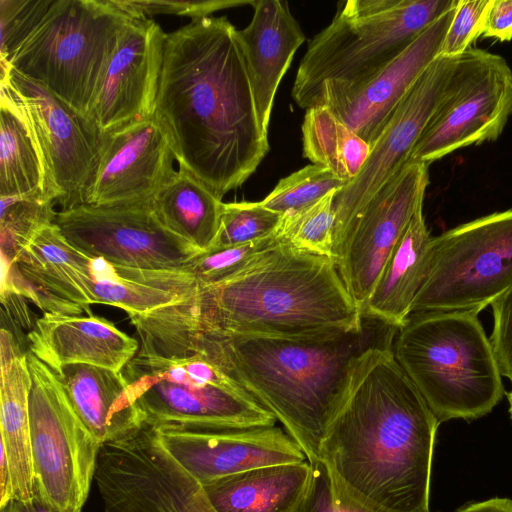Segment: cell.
I'll list each match as a JSON object with an SVG mask.
<instances>
[{
    "mask_svg": "<svg viewBox=\"0 0 512 512\" xmlns=\"http://www.w3.org/2000/svg\"><path fill=\"white\" fill-rule=\"evenodd\" d=\"M116 512H215L202 485L177 461L165 459L144 473Z\"/></svg>",
    "mask_w": 512,
    "mask_h": 512,
    "instance_id": "cell-30",
    "label": "cell"
},
{
    "mask_svg": "<svg viewBox=\"0 0 512 512\" xmlns=\"http://www.w3.org/2000/svg\"><path fill=\"white\" fill-rule=\"evenodd\" d=\"M512 116V69L498 54L469 48L457 56L446 94L408 162L430 163L498 139Z\"/></svg>",
    "mask_w": 512,
    "mask_h": 512,
    "instance_id": "cell-12",
    "label": "cell"
},
{
    "mask_svg": "<svg viewBox=\"0 0 512 512\" xmlns=\"http://www.w3.org/2000/svg\"><path fill=\"white\" fill-rule=\"evenodd\" d=\"M432 236L419 205L364 305L363 314L399 329L426 278Z\"/></svg>",
    "mask_w": 512,
    "mask_h": 512,
    "instance_id": "cell-25",
    "label": "cell"
},
{
    "mask_svg": "<svg viewBox=\"0 0 512 512\" xmlns=\"http://www.w3.org/2000/svg\"><path fill=\"white\" fill-rule=\"evenodd\" d=\"M250 23L238 30L260 123L268 133L278 86L305 35L288 2L257 0Z\"/></svg>",
    "mask_w": 512,
    "mask_h": 512,
    "instance_id": "cell-22",
    "label": "cell"
},
{
    "mask_svg": "<svg viewBox=\"0 0 512 512\" xmlns=\"http://www.w3.org/2000/svg\"><path fill=\"white\" fill-rule=\"evenodd\" d=\"M512 285V208L433 237L412 313H479Z\"/></svg>",
    "mask_w": 512,
    "mask_h": 512,
    "instance_id": "cell-10",
    "label": "cell"
},
{
    "mask_svg": "<svg viewBox=\"0 0 512 512\" xmlns=\"http://www.w3.org/2000/svg\"><path fill=\"white\" fill-rule=\"evenodd\" d=\"M490 3L491 0H459L439 56L457 57L470 48L483 34Z\"/></svg>",
    "mask_w": 512,
    "mask_h": 512,
    "instance_id": "cell-38",
    "label": "cell"
},
{
    "mask_svg": "<svg viewBox=\"0 0 512 512\" xmlns=\"http://www.w3.org/2000/svg\"><path fill=\"white\" fill-rule=\"evenodd\" d=\"M155 429L167 452L201 485L253 468L307 460L298 443L275 425L218 431Z\"/></svg>",
    "mask_w": 512,
    "mask_h": 512,
    "instance_id": "cell-19",
    "label": "cell"
},
{
    "mask_svg": "<svg viewBox=\"0 0 512 512\" xmlns=\"http://www.w3.org/2000/svg\"><path fill=\"white\" fill-rule=\"evenodd\" d=\"M118 4L134 16L174 14L192 20L209 17L215 11L242 5H253L250 0H117Z\"/></svg>",
    "mask_w": 512,
    "mask_h": 512,
    "instance_id": "cell-39",
    "label": "cell"
},
{
    "mask_svg": "<svg viewBox=\"0 0 512 512\" xmlns=\"http://www.w3.org/2000/svg\"><path fill=\"white\" fill-rule=\"evenodd\" d=\"M1 91L18 107L41 151L55 204H85L101 151L102 136L81 115L37 82L1 68Z\"/></svg>",
    "mask_w": 512,
    "mask_h": 512,
    "instance_id": "cell-13",
    "label": "cell"
},
{
    "mask_svg": "<svg viewBox=\"0 0 512 512\" xmlns=\"http://www.w3.org/2000/svg\"><path fill=\"white\" fill-rule=\"evenodd\" d=\"M282 215L261 202L223 203L217 235L209 247L218 249L254 242L275 233Z\"/></svg>",
    "mask_w": 512,
    "mask_h": 512,
    "instance_id": "cell-35",
    "label": "cell"
},
{
    "mask_svg": "<svg viewBox=\"0 0 512 512\" xmlns=\"http://www.w3.org/2000/svg\"><path fill=\"white\" fill-rule=\"evenodd\" d=\"M459 0H347L310 41L291 95L303 109L372 78Z\"/></svg>",
    "mask_w": 512,
    "mask_h": 512,
    "instance_id": "cell-5",
    "label": "cell"
},
{
    "mask_svg": "<svg viewBox=\"0 0 512 512\" xmlns=\"http://www.w3.org/2000/svg\"><path fill=\"white\" fill-rule=\"evenodd\" d=\"M0 197H29L55 204L33 132L3 91L0 97Z\"/></svg>",
    "mask_w": 512,
    "mask_h": 512,
    "instance_id": "cell-27",
    "label": "cell"
},
{
    "mask_svg": "<svg viewBox=\"0 0 512 512\" xmlns=\"http://www.w3.org/2000/svg\"><path fill=\"white\" fill-rule=\"evenodd\" d=\"M28 350L48 367L90 364L122 371L137 354L136 339L106 318L44 313L27 334Z\"/></svg>",
    "mask_w": 512,
    "mask_h": 512,
    "instance_id": "cell-21",
    "label": "cell"
},
{
    "mask_svg": "<svg viewBox=\"0 0 512 512\" xmlns=\"http://www.w3.org/2000/svg\"><path fill=\"white\" fill-rule=\"evenodd\" d=\"M49 368L75 413L101 445L126 438L145 426L122 371L90 364Z\"/></svg>",
    "mask_w": 512,
    "mask_h": 512,
    "instance_id": "cell-23",
    "label": "cell"
},
{
    "mask_svg": "<svg viewBox=\"0 0 512 512\" xmlns=\"http://www.w3.org/2000/svg\"><path fill=\"white\" fill-rule=\"evenodd\" d=\"M482 36L501 42L512 40V0H491Z\"/></svg>",
    "mask_w": 512,
    "mask_h": 512,
    "instance_id": "cell-41",
    "label": "cell"
},
{
    "mask_svg": "<svg viewBox=\"0 0 512 512\" xmlns=\"http://www.w3.org/2000/svg\"><path fill=\"white\" fill-rule=\"evenodd\" d=\"M355 330L314 337L211 336L141 345L166 356L200 352L281 422L308 461L318 459L351 365L365 350L392 346L397 328L365 314Z\"/></svg>",
    "mask_w": 512,
    "mask_h": 512,
    "instance_id": "cell-4",
    "label": "cell"
},
{
    "mask_svg": "<svg viewBox=\"0 0 512 512\" xmlns=\"http://www.w3.org/2000/svg\"><path fill=\"white\" fill-rule=\"evenodd\" d=\"M35 493L60 512H81L101 444L71 407L51 369L26 350Z\"/></svg>",
    "mask_w": 512,
    "mask_h": 512,
    "instance_id": "cell-11",
    "label": "cell"
},
{
    "mask_svg": "<svg viewBox=\"0 0 512 512\" xmlns=\"http://www.w3.org/2000/svg\"><path fill=\"white\" fill-rule=\"evenodd\" d=\"M165 38L152 18L130 19L89 114L88 122L99 135L154 117Z\"/></svg>",
    "mask_w": 512,
    "mask_h": 512,
    "instance_id": "cell-17",
    "label": "cell"
},
{
    "mask_svg": "<svg viewBox=\"0 0 512 512\" xmlns=\"http://www.w3.org/2000/svg\"><path fill=\"white\" fill-rule=\"evenodd\" d=\"M0 512H60L52 504L47 502L41 496L35 493L31 501L12 499L5 506L0 508Z\"/></svg>",
    "mask_w": 512,
    "mask_h": 512,
    "instance_id": "cell-42",
    "label": "cell"
},
{
    "mask_svg": "<svg viewBox=\"0 0 512 512\" xmlns=\"http://www.w3.org/2000/svg\"><path fill=\"white\" fill-rule=\"evenodd\" d=\"M0 434L12 474L14 499L31 501L35 496L29 419L31 375L26 351L12 332H0Z\"/></svg>",
    "mask_w": 512,
    "mask_h": 512,
    "instance_id": "cell-24",
    "label": "cell"
},
{
    "mask_svg": "<svg viewBox=\"0 0 512 512\" xmlns=\"http://www.w3.org/2000/svg\"><path fill=\"white\" fill-rule=\"evenodd\" d=\"M128 316L140 344L197 335L314 337L364 323L333 260L297 250L283 237L230 279L197 287L173 305Z\"/></svg>",
    "mask_w": 512,
    "mask_h": 512,
    "instance_id": "cell-3",
    "label": "cell"
},
{
    "mask_svg": "<svg viewBox=\"0 0 512 512\" xmlns=\"http://www.w3.org/2000/svg\"><path fill=\"white\" fill-rule=\"evenodd\" d=\"M438 425L392 346L371 347L351 365L319 459L335 485L364 505L426 512Z\"/></svg>",
    "mask_w": 512,
    "mask_h": 512,
    "instance_id": "cell-2",
    "label": "cell"
},
{
    "mask_svg": "<svg viewBox=\"0 0 512 512\" xmlns=\"http://www.w3.org/2000/svg\"><path fill=\"white\" fill-rule=\"evenodd\" d=\"M456 8L437 19L367 82L348 91L326 95L315 106L328 107L371 147L405 95L439 57Z\"/></svg>",
    "mask_w": 512,
    "mask_h": 512,
    "instance_id": "cell-20",
    "label": "cell"
},
{
    "mask_svg": "<svg viewBox=\"0 0 512 512\" xmlns=\"http://www.w3.org/2000/svg\"><path fill=\"white\" fill-rule=\"evenodd\" d=\"M308 460L262 466L202 485L215 512H298L306 493Z\"/></svg>",
    "mask_w": 512,
    "mask_h": 512,
    "instance_id": "cell-26",
    "label": "cell"
},
{
    "mask_svg": "<svg viewBox=\"0 0 512 512\" xmlns=\"http://www.w3.org/2000/svg\"><path fill=\"white\" fill-rule=\"evenodd\" d=\"M392 351L439 423L480 418L503 397L502 375L478 313H411Z\"/></svg>",
    "mask_w": 512,
    "mask_h": 512,
    "instance_id": "cell-6",
    "label": "cell"
},
{
    "mask_svg": "<svg viewBox=\"0 0 512 512\" xmlns=\"http://www.w3.org/2000/svg\"><path fill=\"white\" fill-rule=\"evenodd\" d=\"M122 372L147 426L218 431L274 426L277 421L200 352H137Z\"/></svg>",
    "mask_w": 512,
    "mask_h": 512,
    "instance_id": "cell-8",
    "label": "cell"
},
{
    "mask_svg": "<svg viewBox=\"0 0 512 512\" xmlns=\"http://www.w3.org/2000/svg\"><path fill=\"white\" fill-rule=\"evenodd\" d=\"M133 16L117 0H53L9 67L88 121L120 35Z\"/></svg>",
    "mask_w": 512,
    "mask_h": 512,
    "instance_id": "cell-7",
    "label": "cell"
},
{
    "mask_svg": "<svg viewBox=\"0 0 512 512\" xmlns=\"http://www.w3.org/2000/svg\"><path fill=\"white\" fill-rule=\"evenodd\" d=\"M282 241L278 229L272 235L246 244L201 251L184 269L196 280L197 287L222 283L241 272L263 253Z\"/></svg>",
    "mask_w": 512,
    "mask_h": 512,
    "instance_id": "cell-34",
    "label": "cell"
},
{
    "mask_svg": "<svg viewBox=\"0 0 512 512\" xmlns=\"http://www.w3.org/2000/svg\"><path fill=\"white\" fill-rule=\"evenodd\" d=\"M309 463V483L298 512H387L364 505L346 494L335 485L321 459Z\"/></svg>",
    "mask_w": 512,
    "mask_h": 512,
    "instance_id": "cell-37",
    "label": "cell"
},
{
    "mask_svg": "<svg viewBox=\"0 0 512 512\" xmlns=\"http://www.w3.org/2000/svg\"><path fill=\"white\" fill-rule=\"evenodd\" d=\"M53 0H0V63L8 66L13 55L39 24Z\"/></svg>",
    "mask_w": 512,
    "mask_h": 512,
    "instance_id": "cell-36",
    "label": "cell"
},
{
    "mask_svg": "<svg viewBox=\"0 0 512 512\" xmlns=\"http://www.w3.org/2000/svg\"><path fill=\"white\" fill-rule=\"evenodd\" d=\"M22 277L48 298L81 306L120 308L128 315L146 314L189 297L197 288L186 269L150 270L113 264L73 247L55 224L41 229L21 251Z\"/></svg>",
    "mask_w": 512,
    "mask_h": 512,
    "instance_id": "cell-9",
    "label": "cell"
},
{
    "mask_svg": "<svg viewBox=\"0 0 512 512\" xmlns=\"http://www.w3.org/2000/svg\"><path fill=\"white\" fill-rule=\"evenodd\" d=\"M154 118L179 168L218 198L241 186L269 152L238 29L204 17L166 34Z\"/></svg>",
    "mask_w": 512,
    "mask_h": 512,
    "instance_id": "cell-1",
    "label": "cell"
},
{
    "mask_svg": "<svg viewBox=\"0 0 512 512\" xmlns=\"http://www.w3.org/2000/svg\"><path fill=\"white\" fill-rule=\"evenodd\" d=\"M457 57L439 56L397 106L357 176L334 198V244L377 191L409 160L411 152L443 100Z\"/></svg>",
    "mask_w": 512,
    "mask_h": 512,
    "instance_id": "cell-16",
    "label": "cell"
},
{
    "mask_svg": "<svg viewBox=\"0 0 512 512\" xmlns=\"http://www.w3.org/2000/svg\"><path fill=\"white\" fill-rule=\"evenodd\" d=\"M507 399H508V403H509V414H510V417L512 419V391H510L507 394Z\"/></svg>",
    "mask_w": 512,
    "mask_h": 512,
    "instance_id": "cell-45",
    "label": "cell"
},
{
    "mask_svg": "<svg viewBox=\"0 0 512 512\" xmlns=\"http://www.w3.org/2000/svg\"><path fill=\"white\" fill-rule=\"evenodd\" d=\"M428 167L407 162L377 191L333 246L332 260L362 312L385 262L424 202Z\"/></svg>",
    "mask_w": 512,
    "mask_h": 512,
    "instance_id": "cell-14",
    "label": "cell"
},
{
    "mask_svg": "<svg viewBox=\"0 0 512 512\" xmlns=\"http://www.w3.org/2000/svg\"><path fill=\"white\" fill-rule=\"evenodd\" d=\"M346 185V181L336 177L328 168L310 164L282 178L260 202L283 215L311 205Z\"/></svg>",
    "mask_w": 512,
    "mask_h": 512,
    "instance_id": "cell-33",
    "label": "cell"
},
{
    "mask_svg": "<svg viewBox=\"0 0 512 512\" xmlns=\"http://www.w3.org/2000/svg\"><path fill=\"white\" fill-rule=\"evenodd\" d=\"M1 260L14 263L42 228L54 223V203L29 197H0Z\"/></svg>",
    "mask_w": 512,
    "mask_h": 512,
    "instance_id": "cell-32",
    "label": "cell"
},
{
    "mask_svg": "<svg viewBox=\"0 0 512 512\" xmlns=\"http://www.w3.org/2000/svg\"><path fill=\"white\" fill-rule=\"evenodd\" d=\"M303 156L351 182L370 153V145L341 122L326 106L306 110L302 123Z\"/></svg>",
    "mask_w": 512,
    "mask_h": 512,
    "instance_id": "cell-29",
    "label": "cell"
},
{
    "mask_svg": "<svg viewBox=\"0 0 512 512\" xmlns=\"http://www.w3.org/2000/svg\"><path fill=\"white\" fill-rule=\"evenodd\" d=\"M169 138L152 117L102 135L100 159L85 204L151 205L174 177Z\"/></svg>",
    "mask_w": 512,
    "mask_h": 512,
    "instance_id": "cell-18",
    "label": "cell"
},
{
    "mask_svg": "<svg viewBox=\"0 0 512 512\" xmlns=\"http://www.w3.org/2000/svg\"><path fill=\"white\" fill-rule=\"evenodd\" d=\"M456 512H512V499L491 498L469 504Z\"/></svg>",
    "mask_w": 512,
    "mask_h": 512,
    "instance_id": "cell-44",
    "label": "cell"
},
{
    "mask_svg": "<svg viewBox=\"0 0 512 512\" xmlns=\"http://www.w3.org/2000/svg\"><path fill=\"white\" fill-rule=\"evenodd\" d=\"M222 206V199L182 168L151 204L167 230L199 251H206L212 245L219 229Z\"/></svg>",
    "mask_w": 512,
    "mask_h": 512,
    "instance_id": "cell-28",
    "label": "cell"
},
{
    "mask_svg": "<svg viewBox=\"0 0 512 512\" xmlns=\"http://www.w3.org/2000/svg\"><path fill=\"white\" fill-rule=\"evenodd\" d=\"M54 223L77 250L132 268L184 269L201 252L167 230L151 205L83 204L58 211Z\"/></svg>",
    "mask_w": 512,
    "mask_h": 512,
    "instance_id": "cell-15",
    "label": "cell"
},
{
    "mask_svg": "<svg viewBox=\"0 0 512 512\" xmlns=\"http://www.w3.org/2000/svg\"><path fill=\"white\" fill-rule=\"evenodd\" d=\"M490 341L501 372L512 384V285L492 304Z\"/></svg>",
    "mask_w": 512,
    "mask_h": 512,
    "instance_id": "cell-40",
    "label": "cell"
},
{
    "mask_svg": "<svg viewBox=\"0 0 512 512\" xmlns=\"http://www.w3.org/2000/svg\"><path fill=\"white\" fill-rule=\"evenodd\" d=\"M14 499L13 481L11 470L7 461L5 451L1 448L0 453V508Z\"/></svg>",
    "mask_w": 512,
    "mask_h": 512,
    "instance_id": "cell-43",
    "label": "cell"
},
{
    "mask_svg": "<svg viewBox=\"0 0 512 512\" xmlns=\"http://www.w3.org/2000/svg\"><path fill=\"white\" fill-rule=\"evenodd\" d=\"M333 191L296 211L282 215L278 231L297 250L332 259L336 214Z\"/></svg>",
    "mask_w": 512,
    "mask_h": 512,
    "instance_id": "cell-31",
    "label": "cell"
}]
</instances>
